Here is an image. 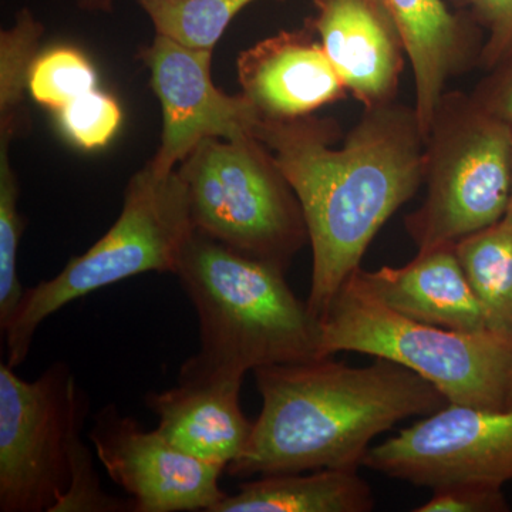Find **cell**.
Segmentation results:
<instances>
[{
    "mask_svg": "<svg viewBox=\"0 0 512 512\" xmlns=\"http://www.w3.org/2000/svg\"><path fill=\"white\" fill-rule=\"evenodd\" d=\"M89 437L134 512H212L227 497L220 487L224 467L192 457L158 430H144L114 404L96 414Z\"/></svg>",
    "mask_w": 512,
    "mask_h": 512,
    "instance_id": "cell-11",
    "label": "cell"
},
{
    "mask_svg": "<svg viewBox=\"0 0 512 512\" xmlns=\"http://www.w3.org/2000/svg\"><path fill=\"white\" fill-rule=\"evenodd\" d=\"M399 30L412 64L417 121L429 136L447 80L468 55L467 33L443 0H380Z\"/></svg>",
    "mask_w": 512,
    "mask_h": 512,
    "instance_id": "cell-16",
    "label": "cell"
},
{
    "mask_svg": "<svg viewBox=\"0 0 512 512\" xmlns=\"http://www.w3.org/2000/svg\"><path fill=\"white\" fill-rule=\"evenodd\" d=\"M192 232L187 194L177 170L158 173L144 165L128 181L123 208L109 231L52 279L26 289L2 330L6 365H22L40 325L69 303L147 272L174 274Z\"/></svg>",
    "mask_w": 512,
    "mask_h": 512,
    "instance_id": "cell-6",
    "label": "cell"
},
{
    "mask_svg": "<svg viewBox=\"0 0 512 512\" xmlns=\"http://www.w3.org/2000/svg\"><path fill=\"white\" fill-rule=\"evenodd\" d=\"M510 510L503 487L490 484L458 483L434 488L426 504L416 512H505Z\"/></svg>",
    "mask_w": 512,
    "mask_h": 512,
    "instance_id": "cell-24",
    "label": "cell"
},
{
    "mask_svg": "<svg viewBox=\"0 0 512 512\" xmlns=\"http://www.w3.org/2000/svg\"><path fill=\"white\" fill-rule=\"evenodd\" d=\"M174 275L200 325V350L185 360L178 380L244 379L259 367L323 357L320 320L275 265L194 229Z\"/></svg>",
    "mask_w": 512,
    "mask_h": 512,
    "instance_id": "cell-3",
    "label": "cell"
},
{
    "mask_svg": "<svg viewBox=\"0 0 512 512\" xmlns=\"http://www.w3.org/2000/svg\"><path fill=\"white\" fill-rule=\"evenodd\" d=\"M76 5L89 13H111L114 10V0H76Z\"/></svg>",
    "mask_w": 512,
    "mask_h": 512,
    "instance_id": "cell-27",
    "label": "cell"
},
{
    "mask_svg": "<svg viewBox=\"0 0 512 512\" xmlns=\"http://www.w3.org/2000/svg\"><path fill=\"white\" fill-rule=\"evenodd\" d=\"M454 247L487 330L512 339V221L503 218Z\"/></svg>",
    "mask_w": 512,
    "mask_h": 512,
    "instance_id": "cell-18",
    "label": "cell"
},
{
    "mask_svg": "<svg viewBox=\"0 0 512 512\" xmlns=\"http://www.w3.org/2000/svg\"><path fill=\"white\" fill-rule=\"evenodd\" d=\"M363 467L416 487L512 481V407L448 403L393 439L370 447Z\"/></svg>",
    "mask_w": 512,
    "mask_h": 512,
    "instance_id": "cell-9",
    "label": "cell"
},
{
    "mask_svg": "<svg viewBox=\"0 0 512 512\" xmlns=\"http://www.w3.org/2000/svg\"><path fill=\"white\" fill-rule=\"evenodd\" d=\"M12 143L0 140V329L8 326L26 289L20 284L18 255L26 221L19 211L18 175L10 161Z\"/></svg>",
    "mask_w": 512,
    "mask_h": 512,
    "instance_id": "cell-22",
    "label": "cell"
},
{
    "mask_svg": "<svg viewBox=\"0 0 512 512\" xmlns=\"http://www.w3.org/2000/svg\"><path fill=\"white\" fill-rule=\"evenodd\" d=\"M505 220H510L512 221V195H511V202H510V207H508V211H507V214H505Z\"/></svg>",
    "mask_w": 512,
    "mask_h": 512,
    "instance_id": "cell-28",
    "label": "cell"
},
{
    "mask_svg": "<svg viewBox=\"0 0 512 512\" xmlns=\"http://www.w3.org/2000/svg\"><path fill=\"white\" fill-rule=\"evenodd\" d=\"M427 194L406 228L419 251L497 224L512 195V124L476 99L444 96L426 138Z\"/></svg>",
    "mask_w": 512,
    "mask_h": 512,
    "instance_id": "cell-8",
    "label": "cell"
},
{
    "mask_svg": "<svg viewBox=\"0 0 512 512\" xmlns=\"http://www.w3.org/2000/svg\"><path fill=\"white\" fill-rule=\"evenodd\" d=\"M195 231L286 272L309 242L298 197L255 136L201 141L177 167Z\"/></svg>",
    "mask_w": 512,
    "mask_h": 512,
    "instance_id": "cell-7",
    "label": "cell"
},
{
    "mask_svg": "<svg viewBox=\"0 0 512 512\" xmlns=\"http://www.w3.org/2000/svg\"><path fill=\"white\" fill-rule=\"evenodd\" d=\"M99 76L89 57L77 47H50L30 67L29 94L46 109L62 110L77 97L97 89Z\"/></svg>",
    "mask_w": 512,
    "mask_h": 512,
    "instance_id": "cell-21",
    "label": "cell"
},
{
    "mask_svg": "<svg viewBox=\"0 0 512 512\" xmlns=\"http://www.w3.org/2000/svg\"><path fill=\"white\" fill-rule=\"evenodd\" d=\"M375 505L372 487L357 470L323 468L261 476L239 485L212 512H370Z\"/></svg>",
    "mask_w": 512,
    "mask_h": 512,
    "instance_id": "cell-17",
    "label": "cell"
},
{
    "mask_svg": "<svg viewBox=\"0 0 512 512\" xmlns=\"http://www.w3.org/2000/svg\"><path fill=\"white\" fill-rule=\"evenodd\" d=\"M333 131L311 116L261 119L255 131L301 204L312 247L306 303L319 320L426 177V137L414 109L393 101L369 107L340 148L332 147Z\"/></svg>",
    "mask_w": 512,
    "mask_h": 512,
    "instance_id": "cell-1",
    "label": "cell"
},
{
    "mask_svg": "<svg viewBox=\"0 0 512 512\" xmlns=\"http://www.w3.org/2000/svg\"><path fill=\"white\" fill-rule=\"evenodd\" d=\"M312 26L266 37L237 59L242 94L262 119L293 120L345 99L348 87Z\"/></svg>",
    "mask_w": 512,
    "mask_h": 512,
    "instance_id": "cell-12",
    "label": "cell"
},
{
    "mask_svg": "<svg viewBox=\"0 0 512 512\" xmlns=\"http://www.w3.org/2000/svg\"><path fill=\"white\" fill-rule=\"evenodd\" d=\"M252 373L262 410L241 456L227 468L232 477L359 471L375 437L448 404L429 380L386 359L355 367L328 356Z\"/></svg>",
    "mask_w": 512,
    "mask_h": 512,
    "instance_id": "cell-2",
    "label": "cell"
},
{
    "mask_svg": "<svg viewBox=\"0 0 512 512\" xmlns=\"http://www.w3.org/2000/svg\"><path fill=\"white\" fill-rule=\"evenodd\" d=\"M474 18L487 29L480 60L495 69L512 57V0H463Z\"/></svg>",
    "mask_w": 512,
    "mask_h": 512,
    "instance_id": "cell-25",
    "label": "cell"
},
{
    "mask_svg": "<svg viewBox=\"0 0 512 512\" xmlns=\"http://www.w3.org/2000/svg\"><path fill=\"white\" fill-rule=\"evenodd\" d=\"M308 20L348 92L369 107L390 103L403 70L404 46L380 0H313Z\"/></svg>",
    "mask_w": 512,
    "mask_h": 512,
    "instance_id": "cell-13",
    "label": "cell"
},
{
    "mask_svg": "<svg viewBox=\"0 0 512 512\" xmlns=\"http://www.w3.org/2000/svg\"><path fill=\"white\" fill-rule=\"evenodd\" d=\"M43 33L45 26L28 8L20 9L13 25L0 32V127L28 130L29 73Z\"/></svg>",
    "mask_w": 512,
    "mask_h": 512,
    "instance_id": "cell-20",
    "label": "cell"
},
{
    "mask_svg": "<svg viewBox=\"0 0 512 512\" xmlns=\"http://www.w3.org/2000/svg\"><path fill=\"white\" fill-rule=\"evenodd\" d=\"M507 407H512V375H511V383H510V392H508Z\"/></svg>",
    "mask_w": 512,
    "mask_h": 512,
    "instance_id": "cell-29",
    "label": "cell"
},
{
    "mask_svg": "<svg viewBox=\"0 0 512 512\" xmlns=\"http://www.w3.org/2000/svg\"><path fill=\"white\" fill-rule=\"evenodd\" d=\"M500 67L476 100L494 116L512 124V57Z\"/></svg>",
    "mask_w": 512,
    "mask_h": 512,
    "instance_id": "cell-26",
    "label": "cell"
},
{
    "mask_svg": "<svg viewBox=\"0 0 512 512\" xmlns=\"http://www.w3.org/2000/svg\"><path fill=\"white\" fill-rule=\"evenodd\" d=\"M89 399L66 363L36 380L0 365V511L119 512L82 441Z\"/></svg>",
    "mask_w": 512,
    "mask_h": 512,
    "instance_id": "cell-4",
    "label": "cell"
},
{
    "mask_svg": "<svg viewBox=\"0 0 512 512\" xmlns=\"http://www.w3.org/2000/svg\"><path fill=\"white\" fill-rule=\"evenodd\" d=\"M256 0H134L158 35L212 50L235 16Z\"/></svg>",
    "mask_w": 512,
    "mask_h": 512,
    "instance_id": "cell-19",
    "label": "cell"
},
{
    "mask_svg": "<svg viewBox=\"0 0 512 512\" xmlns=\"http://www.w3.org/2000/svg\"><path fill=\"white\" fill-rule=\"evenodd\" d=\"M242 377L178 384L163 392H150L146 406L158 416L157 430L185 453L227 470L251 437V423L239 406Z\"/></svg>",
    "mask_w": 512,
    "mask_h": 512,
    "instance_id": "cell-14",
    "label": "cell"
},
{
    "mask_svg": "<svg viewBox=\"0 0 512 512\" xmlns=\"http://www.w3.org/2000/svg\"><path fill=\"white\" fill-rule=\"evenodd\" d=\"M322 356L356 352L386 359L429 380L448 403L507 409L512 339L427 325L393 311L367 286L360 268L320 319Z\"/></svg>",
    "mask_w": 512,
    "mask_h": 512,
    "instance_id": "cell-5",
    "label": "cell"
},
{
    "mask_svg": "<svg viewBox=\"0 0 512 512\" xmlns=\"http://www.w3.org/2000/svg\"><path fill=\"white\" fill-rule=\"evenodd\" d=\"M64 136L83 150L109 146L123 121L119 101L99 87L77 97L56 113Z\"/></svg>",
    "mask_w": 512,
    "mask_h": 512,
    "instance_id": "cell-23",
    "label": "cell"
},
{
    "mask_svg": "<svg viewBox=\"0 0 512 512\" xmlns=\"http://www.w3.org/2000/svg\"><path fill=\"white\" fill-rule=\"evenodd\" d=\"M150 70V84L163 111V131L157 153L148 164L158 173H173L188 154L207 138L255 136L261 114L245 94L229 96L212 82V50L181 45L154 36L141 47Z\"/></svg>",
    "mask_w": 512,
    "mask_h": 512,
    "instance_id": "cell-10",
    "label": "cell"
},
{
    "mask_svg": "<svg viewBox=\"0 0 512 512\" xmlns=\"http://www.w3.org/2000/svg\"><path fill=\"white\" fill-rule=\"evenodd\" d=\"M360 274L384 305L407 318L457 332L487 330L483 308L454 245L419 251L400 268L360 269Z\"/></svg>",
    "mask_w": 512,
    "mask_h": 512,
    "instance_id": "cell-15",
    "label": "cell"
}]
</instances>
